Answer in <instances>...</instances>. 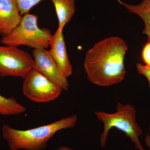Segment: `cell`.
Returning <instances> with one entry per match:
<instances>
[{
	"instance_id": "7c38bea8",
	"label": "cell",
	"mask_w": 150,
	"mask_h": 150,
	"mask_svg": "<svg viewBox=\"0 0 150 150\" xmlns=\"http://www.w3.org/2000/svg\"><path fill=\"white\" fill-rule=\"evenodd\" d=\"M26 111V108L19 103L15 98H6L0 94V114L3 115H19Z\"/></svg>"
},
{
	"instance_id": "3957f363",
	"label": "cell",
	"mask_w": 150,
	"mask_h": 150,
	"mask_svg": "<svg viewBox=\"0 0 150 150\" xmlns=\"http://www.w3.org/2000/svg\"><path fill=\"white\" fill-rule=\"evenodd\" d=\"M116 110V112L112 113L101 111L95 112L97 118L102 122L104 126L103 132L100 137L101 147L105 146L110 129L115 128L126 134V137L134 143L137 149L144 150L139 140L142 130L137 123V111L135 108L131 104L118 103Z\"/></svg>"
},
{
	"instance_id": "277c9868",
	"label": "cell",
	"mask_w": 150,
	"mask_h": 150,
	"mask_svg": "<svg viewBox=\"0 0 150 150\" xmlns=\"http://www.w3.org/2000/svg\"><path fill=\"white\" fill-rule=\"evenodd\" d=\"M52 36L50 30L38 27L37 16L28 13L23 16L15 29L2 36L1 42L6 46L23 45L33 49H47L50 47Z\"/></svg>"
},
{
	"instance_id": "ba28073f",
	"label": "cell",
	"mask_w": 150,
	"mask_h": 150,
	"mask_svg": "<svg viewBox=\"0 0 150 150\" xmlns=\"http://www.w3.org/2000/svg\"><path fill=\"white\" fill-rule=\"evenodd\" d=\"M63 30L58 28L51 37L49 54L62 72L67 78L73 73V68L68 56Z\"/></svg>"
},
{
	"instance_id": "e0dca14e",
	"label": "cell",
	"mask_w": 150,
	"mask_h": 150,
	"mask_svg": "<svg viewBox=\"0 0 150 150\" xmlns=\"http://www.w3.org/2000/svg\"><path fill=\"white\" fill-rule=\"evenodd\" d=\"M52 150H74L72 149L71 148L68 147L66 146H61L59 147V149H54Z\"/></svg>"
},
{
	"instance_id": "30bf717a",
	"label": "cell",
	"mask_w": 150,
	"mask_h": 150,
	"mask_svg": "<svg viewBox=\"0 0 150 150\" xmlns=\"http://www.w3.org/2000/svg\"><path fill=\"white\" fill-rule=\"evenodd\" d=\"M55 6L59 21V29L63 30L75 12V0H51Z\"/></svg>"
},
{
	"instance_id": "2e32d148",
	"label": "cell",
	"mask_w": 150,
	"mask_h": 150,
	"mask_svg": "<svg viewBox=\"0 0 150 150\" xmlns=\"http://www.w3.org/2000/svg\"><path fill=\"white\" fill-rule=\"evenodd\" d=\"M149 130L150 131V126L149 127ZM145 142L146 145L150 149V136L149 134H147L146 135V138L145 139Z\"/></svg>"
},
{
	"instance_id": "8fae6325",
	"label": "cell",
	"mask_w": 150,
	"mask_h": 150,
	"mask_svg": "<svg viewBox=\"0 0 150 150\" xmlns=\"http://www.w3.org/2000/svg\"><path fill=\"white\" fill-rule=\"evenodd\" d=\"M118 2L124 6L130 13L139 17L144 23L145 27L142 33L150 37V0H143L138 5H131L117 0Z\"/></svg>"
},
{
	"instance_id": "6da1fadb",
	"label": "cell",
	"mask_w": 150,
	"mask_h": 150,
	"mask_svg": "<svg viewBox=\"0 0 150 150\" xmlns=\"http://www.w3.org/2000/svg\"><path fill=\"white\" fill-rule=\"evenodd\" d=\"M129 46L118 36L102 39L86 53L83 67L88 80L108 87L121 82L126 74L124 64Z\"/></svg>"
},
{
	"instance_id": "8992f818",
	"label": "cell",
	"mask_w": 150,
	"mask_h": 150,
	"mask_svg": "<svg viewBox=\"0 0 150 150\" xmlns=\"http://www.w3.org/2000/svg\"><path fill=\"white\" fill-rule=\"evenodd\" d=\"M63 90L59 85L33 69L24 79L23 94L30 100L38 103H46L55 100Z\"/></svg>"
},
{
	"instance_id": "4fadbf2b",
	"label": "cell",
	"mask_w": 150,
	"mask_h": 150,
	"mask_svg": "<svg viewBox=\"0 0 150 150\" xmlns=\"http://www.w3.org/2000/svg\"><path fill=\"white\" fill-rule=\"evenodd\" d=\"M43 0H17L20 12L22 16L29 13L33 7Z\"/></svg>"
},
{
	"instance_id": "7a4b0ae2",
	"label": "cell",
	"mask_w": 150,
	"mask_h": 150,
	"mask_svg": "<svg viewBox=\"0 0 150 150\" xmlns=\"http://www.w3.org/2000/svg\"><path fill=\"white\" fill-rule=\"evenodd\" d=\"M77 121V115H73L47 125L25 130H18L4 124L2 127V135L11 150H43L57 132L73 128Z\"/></svg>"
},
{
	"instance_id": "5b68a950",
	"label": "cell",
	"mask_w": 150,
	"mask_h": 150,
	"mask_svg": "<svg viewBox=\"0 0 150 150\" xmlns=\"http://www.w3.org/2000/svg\"><path fill=\"white\" fill-rule=\"evenodd\" d=\"M33 57L15 46H0V76L24 79L34 69Z\"/></svg>"
},
{
	"instance_id": "52a82bcc",
	"label": "cell",
	"mask_w": 150,
	"mask_h": 150,
	"mask_svg": "<svg viewBox=\"0 0 150 150\" xmlns=\"http://www.w3.org/2000/svg\"><path fill=\"white\" fill-rule=\"evenodd\" d=\"M34 69L51 81L60 86L63 91H67L70 86L67 78L62 72L47 49H33Z\"/></svg>"
},
{
	"instance_id": "5bb4252c",
	"label": "cell",
	"mask_w": 150,
	"mask_h": 150,
	"mask_svg": "<svg viewBox=\"0 0 150 150\" xmlns=\"http://www.w3.org/2000/svg\"><path fill=\"white\" fill-rule=\"evenodd\" d=\"M142 57L145 67H150V37L148 36V41L145 44L142 52Z\"/></svg>"
},
{
	"instance_id": "9a60e30c",
	"label": "cell",
	"mask_w": 150,
	"mask_h": 150,
	"mask_svg": "<svg viewBox=\"0 0 150 150\" xmlns=\"http://www.w3.org/2000/svg\"><path fill=\"white\" fill-rule=\"evenodd\" d=\"M137 69L139 74L144 76L147 79L150 88V67H147L141 63H138L137 64Z\"/></svg>"
},
{
	"instance_id": "9c48e42d",
	"label": "cell",
	"mask_w": 150,
	"mask_h": 150,
	"mask_svg": "<svg viewBox=\"0 0 150 150\" xmlns=\"http://www.w3.org/2000/svg\"><path fill=\"white\" fill-rule=\"evenodd\" d=\"M17 0H0V34L8 35L19 25L22 19Z\"/></svg>"
}]
</instances>
